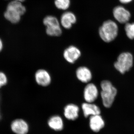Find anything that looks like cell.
<instances>
[{"label":"cell","instance_id":"3957f363","mask_svg":"<svg viewBox=\"0 0 134 134\" xmlns=\"http://www.w3.org/2000/svg\"><path fill=\"white\" fill-rule=\"evenodd\" d=\"M100 96L103 105L106 108H110L112 105L117 93V90L111 82L107 80L101 82Z\"/></svg>","mask_w":134,"mask_h":134},{"label":"cell","instance_id":"7402d4cb","mask_svg":"<svg viewBox=\"0 0 134 134\" xmlns=\"http://www.w3.org/2000/svg\"><path fill=\"white\" fill-rule=\"evenodd\" d=\"M3 46H4V45H3V42L1 39L0 38V53L2 51Z\"/></svg>","mask_w":134,"mask_h":134},{"label":"cell","instance_id":"ac0fdd59","mask_svg":"<svg viewBox=\"0 0 134 134\" xmlns=\"http://www.w3.org/2000/svg\"><path fill=\"white\" fill-rule=\"evenodd\" d=\"M125 31L127 37L130 39H134V23H127L125 25Z\"/></svg>","mask_w":134,"mask_h":134},{"label":"cell","instance_id":"52a82bcc","mask_svg":"<svg viewBox=\"0 0 134 134\" xmlns=\"http://www.w3.org/2000/svg\"><path fill=\"white\" fill-rule=\"evenodd\" d=\"M10 128L15 134H27L29 132V126L25 120L16 119L11 122Z\"/></svg>","mask_w":134,"mask_h":134},{"label":"cell","instance_id":"9c48e42d","mask_svg":"<svg viewBox=\"0 0 134 134\" xmlns=\"http://www.w3.org/2000/svg\"><path fill=\"white\" fill-rule=\"evenodd\" d=\"M81 53L79 48L74 46H70L63 52V57L70 63H74L81 57Z\"/></svg>","mask_w":134,"mask_h":134},{"label":"cell","instance_id":"44dd1931","mask_svg":"<svg viewBox=\"0 0 134 134\" xmlns=\"http://www.w3.org/2000/svg\"><path fill=\"white\" fill-rule=\"evenodd\" d=\"M2 99V93L0 92V120L2 119V115L1 112V103Z\"/></svg>","mask_w":134,"mask_h":134},{"label":"cell","instance_id":"ba28073f","mask_svg":"<svg viewBox=\"0 0 134 134\" xmlns=\"http://www.w3.org/2000/svg\"><path fill=\"white\" fill-rule=\"evenodd\" d=\"M99 94L98 89L93 83H88L83 91V97L87 103H92L97 98Z\"/></svg>","mask_w":134,"mask_h":134},{"label":"cell","instance_id":"4fadbf2b","mask_svg":"<svg viewBox=\"0 0 134 134\" xmlns=\"http://www.w3.org/2000/svg\"><path fill=\"white\" fill-rule=\"evenodd\" d=\"M82 110L85 117L100 114V108L97 105L92 103H84L82 105Z\"/></svg>","mask_w":134,"mask_h":134},{"label":"cell","instance_id":"7a4b0ae2","mask_svg":"<svg viewBox=\"0 0 134 134\" xmlns=\"http://www.w3.org/2000/svg\"><path fill=\"white\" fill-rule=\"evenodd\" d=\"M25 11L26 8L21 2L14 0L9 3L4 13V16L11 23H17L19 21L21 16Z\"/></svg>","mask_w":134,"mask_h":134},{"label":"cell","instance_id":"30bf717a","mask_svg":"<svg viewBox=\"0 0 134 134\" xmlns=\"http://www.w3.org/2000/svg\"><path fill=\"white\" fill-rule=\"evenodd\" d=\"M36 83L40 86H48L52 81L51 76L48 71L44 69L38 70L34 75Z\"/></svg>","mask_w":134,"mask_h":134},{"label":"cell","instance_id":"2e32d148","mask_svg":"<svg viewBox=\"0 0 134 134\" xmlns=\"http://www.w3.org/2000/svg\"><path fill=\"white\" fill-rule=\"evenodd\" d=\"M48 125L51 128L56 131H60L63 129V121L61 117L58 115L51 117L48 120Z\"/></svg>","mask_w":134,"mask_h":134},{"label":"cell","instance_id":"603a6c76","mask_svg":"<svg viewBox=\"0 0 134 134\" xmlns=\"http://www.w3.org/2000/svg\"><path fill=\"white\" fill-rule=\"evenodd\" d=\"M15 1H17L20 2H23L25 0H15Z\"/></svg>","mask_w":134,"mask_h":134},{"label":"cell","instance_id":"5b68a950","mask_svg":"<svg viewBox=\"0 0 134 134\" xmlns=\"http://www.w3.org/2000/svg\"><path fill=\"white\" fill-rule=\"evenodd\" d=\"M133 65V55L130 53L125 52L119 55L117 61L114 63V66L120 73L124 74L131 68Z\"/></svg>","mask_w":134,"mask_h":134},{"label":"cell","instance_id":"7c38bea8","mask_svg":"<svg viewBox=\"0 0 134 134\" xmlns=\"http://www.w3.org/2000/svg\"><path fill=\"white\" fill-rule=\"evenodd\" d=\"M76 74L77 78L84 83H88L92 78V74L89 68L85 66L79 67L77 69Z\"/></svg>","mask_w":134,"mask_h":134},{"label":"cell","instance_id":"e0dca14e","mask_svg":"<svg viewBox=\"0 0 134 134\" xmlns=\"http://www.w3.org/2000/svg\"><path fill=\"white\" fill-rule=\"evenodd\" d=\"M70 0H55L54 5L55 7L60 10H66L70 6Z\"/></svg>","mask_w":134,"mask_h":134},{"label":"cell","instance_id":"9a60e30c","mask_svg":"<svg viewBox=\"0 0 134 134\" xmlns=\"http://www.w3.org/2000/svg\"><path fill=\"white\" fill-rule=\"evenodd\" d=\"M79 110V107L76 105L69 104L64 108V115L68 119L74 120L78 117Z\"/></svg>","mask_w":134,"mask_h":134},{"label":"cell","instance_id":"5bb4252c","mask_svg":"<svg viewBox=\"0 0 134 134\" xmlns=\"http://www.w3.org/2000/svg\"><path fill=\"white\" fill-rule=\"evenodd\" d=\"M104 121L100 114L92 115L90 118V127L93 132H98L104 127Z\"/></svg>","mask_w":134,"mask_h":134},{"label":"cell","instance_id":"8fae6325","mask_svg":"<svg viewBox=\"0 0 134 134\" xmlns=\"http://www.w3.org/2000/svg\"><path fill=\"white\" fill-rule=\"evenodd\" d=\"M76 21L75 15L73 12L69 11L63 13L61 17V24L65 29H70L72 25L76 23Z\"/></svg>","mask_w":134,"mask_h":134},{"label":"cell","instance_id":"277c9868","mask_svg":"<svg viewBox=\"0 0 134 134\" xmlns=\"http://www.w3.org/2000/svg\"><path fill=\"white\" fill-rule=\"evenodd\" d=\"M43 24L46 26V32L48 36L58 37L62 34V31L59 21L57 18L48 15L43 19Z\"/></svg>","mask_w":134,"mask_h":134},{"label":"cell","instance_id":"d6986e66","mask_svg":"<svg viewBox=\"0 0 134 134\" xmlns=\"http://www.w3.org/2000/svg\"><path fill=\"white\" fill-rule=\"evenodd\" d=\"M8 79L6 74L0 71V89L5 86L8 83Z\"/></svg>","mask_w":134,"mask_h":134},{"label":"cell","instance_id":"6da1fadb","mask_svg":"<svg viewBox=\"0 0 134 134\" xmlns=\"http://www.w3.org/2000/svg\"><path fill=\"white\" fill-rule=\"evenodd\" d=\"M119 27L115 22L108 20L104 22L99 29V34L100 38L104 42L110 43L117 37Z\"/></svg>","mask_w":134,"mask_h":134},{"label":"cell","instance_id":"8992f818","mask_svg":"<svg viewBox=\"0 0 134 134\" xmlns=\"http://www.w3.org/2000/svg\"><path fill=\"white\" fill-rule=\"evenodd\" d=\"M113 15L115 20L121 24L128 23L131 17L130 12L122 6H117L113 10Z\"/></svg>","mask_w":134,"mask_h":134},{"label":"cell","instance_id":"ffe728a7","mask_svg":"<svg viewBox=\"0 0 134 134\" xmlns=\"http://www.w3.org/2000/svg\"><path fill=\"white\" fill-rule=\"evenodd\" d=\"M133 0H119L120 2L122 4H126L130 3Z\"/></svg>","mask_w":134,"mask_h":134}]
</instances>
